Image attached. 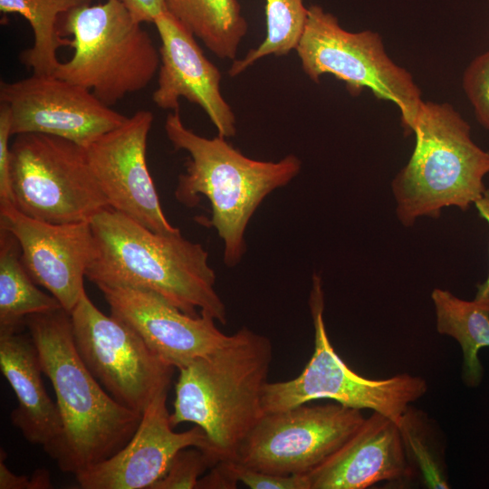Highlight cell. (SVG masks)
Listing matches in <instances>:
<instances>
[{"mask_svg": "<svg viewBox=\"0 0 489 489\" xmlns=\"http://www.w3.org/2000/svg\"><path fill=\"white\" fill-rule=\"evenodd\" d=\"M94 254L86 278L96 286L127 285L153 292L190 316L207 313L226 323V309L216 291L208 252L180 230L160 234L105 208L90 220Z\"/></svg>", "mask_w": 489, "mask_h": 489, "instance_id": "1", "label": "cell"}, {"mask_svg": "<svg viewBox=\"0 0 489 489\" xmlns=\"http://www.w3.org/2000/svg\"><path fill=\"white\" fill-rule=\"evenodd\" d=\"M24 327L53 388L62 423L61 436L45 452L62 472L75 475L120 451L142 415L118 403L88 369L63 308L30 315Z\"/></svg>", "mask_w": 489, "mask_h": 489, "instance_id": "2", "label": "cell"}, {"mask_svg": "<svg viewBox=\"0 0 489 489\" xmlns=\"http://www.w3.org/2000/svg\"><path fill=\"white\" fill-rule=\"evenodd\" d=\"M164 129L174 149L189 155L174 192L177 201L195 207L201 196L208 199V225L224 243L225 264L235 266L246 252L245 230L254 213L300 173L301 160L294 155L276 162L250 158L222 136L207 139L187 129L179 110L167 116Z\"/></svg>", "mask_w": 489, "mask_h": 489, "instance_id": "3", "label": "cell"}, {"mask_svg": "<svg viewBox=\"0 0 489 489\" xmlns=\"http://www.w3.org/2000/svg\"><path fill=\"white\" fill-rule=\"evenodd\" d=\"M273 345L243 326L213 352L179 369L170 423L190 422L206 433L219 461L234 460L249 432L264 415Z\"/></svg>", "mask_w": 489, "mask_h": 489, "instance_id": "4", "label": "cell"}, {"mask_svg": "<svg viewBox=\"0 0 489 489\" xmlns=\"http://www.w3.org/2000/svg\"><path fill=\"white\" fill-rule=\"evenodd\" d=\"M411 133L413 153L391 182L399 222L412 226L444 208L474 206L487 189L489 151L473 140L469 124L450 104L424 101Z\"/></svg>", "mask_w": 489, "mask_h": 489, "instance_id": "5", "label": "cell"}, {"mask_svg": "<svg viewBox=\"0 0 489 489\" xmlns=\"http://www.w3.org/2000/svg\"><path fill=\"white\" fill-rule=\"evenodd\" d=\"M60 20L74 52L53 75L89 89L105 105L145 89L159 70V51L120 0L76 7Z\"/></svg>", "mask_w": 489, "mask_h": 489, "instance_id": "6", "label": "cell"}, {"mask_svg": "<svg viewBox=\"0 0 489 489\" xmlns=\"http://www.w3.org/2000/svg\"><path fill=\"white\" fill-rule=\"evenodd\" d=\"M324 305L321 278L314 273L309 297L314 329L312 356L296 378L265 384L264 414L329 398L349 408L379 412L399 426L410 405L427 393V381L408 373L379 379L357 374L331 343L324 322Z\"/></svg>", "mask_w": 489, "mask_h": 489, "instance_id": "7", "label": "cell"}, {"mask_svg": "<svg viewBox=\"0 0 489 489\" xmlns=\"http://www.w3.org/2000/svg\"><path fill=\"white\" fill-rule=\"evenodd\" d=\"M295 51L302 71L314 82L331 74L352 96L368 88L377 99L392 101L405 133L411 134L424 102L421 91L412 75L388 55L378 33L347 31L334 14L312 5Z\"/></svg>", "mask_w": 489, "mask_h": 489, "instance_id": "8", "label": "cell"}, {"mask_svg": "<svg viewBox=\"0 0 489 489\" xmlns=\"http://www.w3.org/2000/svg\"><path fill=\"white\" fill-rule=\"evenodd\" d=\"M10 183L14 206L47 223L90 221L110 207L85 149L55 136H15L10 146Z\"/></svg>", "mask_w": 489, "mask_h": 489, "instance_id": "9", "label": "cell"}, {"mask_svg": "<svg viewBox=\"0 0 489 489\" xmlns=\"http://www.w3.org/2000/svg\"><path fill=\"white\" fill-rule=\"evenodd\" d=\"M70 314L80 357L118 403L142 415L157 395L168 391L175 368L129 325L99 310L85 291Z\"/></svg>", "mask_w": 489, "mask_h": 489, "instance_id": "10", "label": "cell"}, {"mask_svg": "<svg viewBox=\"0 0 489 489\" xmlns=\"http://www.w3.org/2000/svg\"><path fill=\"white\" fill-rule=\"evenodd\" d=\"M365 420L360 409L338 402L302 404L266 413L233 461L264 473L308 475L336 452Z\"/></svg>", "mask_w": 489, "mask_h": 489, "instance_id": "11", "label": "cell"}, {"mask_svg": "<svg viewBox=\"0 0 489 489\" xmlns=\"http://www.w3.org/2000/svg\"><path fill=\"white\" fill-rule=\"evenodd\" d=\"M0 101L10 111L11 133H42L86 148L118 128L126 117L91 91L54 75L0 83Z\"/></svg>", "mask_w": 489, "mask_h": 489, "instance_id": "12", "label": "cell"}, {"mask_svg": "<svg viewBox=\"0 0 489 489\" xmlns=\"http://www.w3.org/2000/svg\"><path fill=\"white\" fill-rule=\"evenodd\" d=\"M153 114L139 110L85 149L91 169L110 208L160 234L179 229L166 218L146 152Z\"/></svg>", "mask_w": 489, "mask_h": 489, "instance_id": "13", "label": "cell"}, {"mask_svg": "<svg viewBox=\"0 0 489 489\" xmlns=\"http://www.w3.org/2000/svg\"><path fill=\"white\" fill-rule=\"evenodd\" d=\"M0 229L16 239L34 282L71 313L85 291L83 280L94 254L90 221L47 223L25 216L13 203L3 202Z\"/></svg>", "mask_w": 489, "mask_h": 489, "instance_id": "14", "label": "cell"}, {"mask_svg": "<svg viewBox=\"0 0 489 489\" xmlns=\"http://www.w3.org/2000/svg\"><path fill=\"white\" fill-rule=\"evenodd\" d=\"M110 315L135 331L164 362L181 369L223 344V333L207 313L190 316L158 294L127 285H98Z\"/></svg>", "mask_w": 489, "mask_h": 489, "instance_id": "15", "label": "cell"}, {"mask_svg": "<svg viewBox=\"0 0 489 489\" xmlns=\"http://www.w3.org/2000/svg\"><path fill=\"white\" fill-rule=\"evenodd\" d=\"M167 397L168 391L155 397L143 411L134 435L120 451L75 475L81 488L150 489L165 475L176 454L189 446L209 451L217 458L200 427L173 431Z\"/></svg>", "mask_w": 489, "mask_h": 489, "instance_id": "16", "label": "cell"}, {"mask_svg": "<svg viewBox=\"0 0 489 489\" xmlns=\"http://www.w3.org/2000/svg\"><path fill=\"white\" fill-rule=\"evenodd\" d=\"M158 33L160 66L154 103L164 110H179V100L201 107L224 138L236 133L235 116L224 99L218 68L205 55L196 37L168 12L153 23Z\"/></svg>", "mask_w": 489, "mask_h": 489, "instance_id": "17", "label": "cell"}, {"mask_svg": "<svg viewBox=\"0 0 489 489\" xmlns=\"http://www.w3.org/2000/svg\"><path fill=\"white\" fill-rule=\"evenodd\" d=\"M306 475L310 489H364L379 482L409 480L414 468L399 426L373 411L336 452Z\"/></svg>", "mask_w": 489, "mask_h": 489, "instance_id": "18", "label": "cell"}, {"mask_svg": "<svg viewBox=\"0 0 489 489\" xmlns=\"http://www.w3.org/2000/svg\"><path fill=\"white\" fill-rule=\"evenodd\" d=\"M0 368L17 400L11 422L29 443L46 451L61 436L62 423L56 402L44 388L38 351L29 333H0Z\"/></svg>", "mask_w": 489, "mask_h": 489, "instance_id": "19", "label": "cell"}, {"mask_svg": "<svg viewBox=\"0 0 489 489\" xmlns=\"http://www.w3.org/2000/svg\"><path fill=\"white\" fill-rule=\"evenodd\" d=\"M431 299L436 331L454 338L461 347L465 384L478 386L483 377L478 353L482 348L489 347V295L466 301L447 290L436 288L431 292Z\"/></svg>", "mask_w": 489, "mask_h": 489, "instance_id": "20", "label": "cell"}, {"mask_svg": "<svg viewBox=\"0 0 489 489\" xmlns=\"http://www.w3.org/2000/svg\"><path fill=\"white\" fill-rule=\"evenodd\" d=\"M166 10L221 59L235 60L248 24L238 0H165Z\"/></svg>", "mask_w": 489, "mask_h": 489, "instance_id": "21", "label": "cell"}, {"mask_svg": "<svg viewBox=\"0 0 489 489\" xmlns=\"http://www.w3.org/2000/svg\"><path fill=\"white\" fill-rule=\"evenodd\" d=\"M60 308L26 271L16 239L0 229V333L22 331L26 317Z\"/></svg>", "mask_w": 489, "mask_h": 489, "instance_id": "22", "label": "cell"}, {"mask_svg": "<svg viewBox=\"0 0 489 489\" xmlns=\"http://www.w3.org/2000/svg\"><path fill=\"white\" fill-rule=\"evenodd\" d=\"M91 3V0H0L2 13L22 15L33 30V45L20 53V62L33 74L53 75L61 62L58 50L71 46V40L62 38L61 16Z\"/></svg>", "mask_w": 489, "mask_h": 489, "instance_id": "23", "label": "cell"}, {"mask_svg": "<svg viewBox=\"0 0 489 489\" xmlns=\"http://www.w3.org/2000/svg\"><path fill=\"white\" fill-rule=\"evenodd\" d=\"M307 18L304 0H265V38L243 59L234 60L228 74L235 77L264 57L283 56L295 50Z\"/></svg>", "mask_w": 489, "mask_h": 489, "instance_id": "24", "label": "cell"}, {"mask_svg": "<svg viewBox=\"0 0 489 489\" xmlns=\"http://www.w3.org/2000/svg\"><path fill=\"white\" fill-rule=\"evenodd\" d=\"M399 428L408 459L412 465H417L425 484L429 488H450L441 458L421 414L409 407Z\"/></svg>", "mask_w": 489, "mask_h": 489, "instance_id": "25", "label": "cell"}, {"mask_svg": "<svg viewBox=\"0 0 489 489\" xmlns=\"http://www.w3.org/2000/svg\"><path fill=\"white\" fill-rule=\"evenodd\" d=\"M217 462L214 454L202 448L181 449L171 460L165 475L150 489H195L200 475Z\"/></svg>", "mask_w": 489, "mask_h": 489, "instance_id": "26", "label": "cell"}, {"mask_svg": "<svg viewBox=\"0 0 489 489\" xmlns=\"http://www.w3.org/2000/svg\"><path fill=\"white\" fill-rule=\"evenodd\" d=\"M463 88L477 121L489 129V51L477 55L466 67Z\"/></svg>", "mask_w": 489, "mask_h": 489, "instance_id": "27", "label": "cell"}, {"mask_svg": "<svg viewBox=\"0 0 489 489\" xmlns=\"http://www.w3.org/2000/svg\"><path fill=\"white\" fill-rule=\"evenodd\" d=\"M233 461V460H232ZM235 475L238 480L252 489H310L307 475H280L255 471L233 461Z\"/></svg>", "mask_w": 489, "mask_h": 489, "instance_id": "28", "label": "cell"}, {"mask_svg": "<svg viewBox=\"0 0 489 489\" xmlns=\"http://www.w3.org/2000/svg\"><path fill=\"white\" fill-rule=\"evenodd\" d=\"M11 117L8 107L0 104V203H13L10 183Z\"/></svg>", "mask_w": 489, "mask_h": 489, "instance_id": "29", "label": "cell"}, {"mask_svg": "<svg viewBox=\"0 0 489 489\" xmlns=\"http://www.w3.org/2000/svg\"><path fill=\"white\" fill-rule=\"evenodd\" d=\"M6 454L0 450V489H49L52 488L50 475L47 470L39 469L31 476L17 475L5 465Z\"/></svg>", "mask_w": 489, "mask_h": 489, "instance_id": "30", "label": "cell"}, {"mask_svg": "<svg viewBox=\"0 0 489 489\" xmlns=\"http://www.w3.org/2000/svg\"><path fill=\"white\" fill-rule=\"evenodd\" d=\"M238 480L233 461L222 460L214 465L207 475L199 478L197 489H235Z\"/></svg>", "mask_w": 489, "mask_h": 489, "instance_id": "31", "label": "cell"}, {"mask_svg": "<svg viewBox=\"0 0 489 489\" xmlns=\"http://www.w3.org/2000/svg\"><path fill=\"white\" fill-rule=\"evenodd\" d=\"M139 23H154L166 12L165 0H120Z\"/></svg>", "mask_w": 489, "mask_h": 489, "instance_id": "32", "label": "cell"}, {"mask_svg": "<svg viewBox=\"0 0 489 489\" xmlns=\"http://www.w3.org/2000/svg\"><path fill=\"white\" fill-rule=\"evenodd\" d=\"M480 217L484 219L489 225V189H486L483 196L474 205ZM489 295V273L485 281L477 285L475 297H484Z\"/></svg>", "mask_w": 489, "mask_h": 489, "instance_id": "33", "label": "cell"}, {"mask_svg": "<svg viewBox=\"0 0 489 489\" xmlns=\"http://www.w3.org/2000/svg\"><path fill=\"white\" fill-rule=\"evenodd\" d=\"M489 1V0H488Z\"/></svg>", "mask_w": 489, "mask_h": 489, "instance_id": "34", "label": "cell"}]
</instances>
